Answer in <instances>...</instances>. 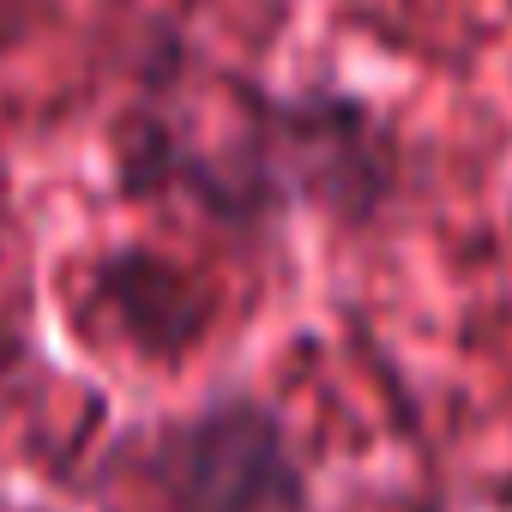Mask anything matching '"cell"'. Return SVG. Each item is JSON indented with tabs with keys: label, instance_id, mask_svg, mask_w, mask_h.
I'll list each match as a JSON object with an SVG mask.
<instances>
[{
	"label": "cell",
	"instance_id": "6da1fadb",
	"mask_svg": "<svg viewBox=\"0 0 512 512\" xmlns=\"http://www.w3.org/2000/svg\"><path fill=\"white\" fill-rule=\"evenodd\" d=\"M235 121L199 139L175 91H133L109 127L115 187L127 199H187L223 229H266L290 211H326L350 229L374 223L404 187L398 121L344 79L266 85L211 67Z\"/></svg>",
	"mask_w": 512,
	"mask_h": 512
},
{
	"label": "cell",
	"instance_id": "7a4b0ae2",
	"mask_svg": "<svg viewBox=\"0 0 512 512\" xmlns=\"http://www.w3.org/2000/svg\"><path fill=\"white\" fill-rule=\"evenodd\" d=\"M157 488L181 512H296L302 470L272 410L253 398H217L193 422H175L151 452Z\"/></svg>",
	"mask_w": 512,
	"mask_h": 512
},
{
	"label": "cell",
	"instance_id": "3957f363",
	"mask_svg": "<svg viewBox=\"0 0 512 512\" xmlns=\"http://www.w3.org/2000/svg\"><path fill=\"white\" fill-rule=\"evenodd\" d=\"M91 308L145 356H181L211 320L205 284L145 241H121L91 266Z\"/></svg>",
	"mask_w": 512,
	"mask_h": 512
},
{
	"label": "cell",
	"instance_id": "277c9868",
	"mask_svg": "<svg viewBox=\"0 0 512 512\" xmlns=\"http://www.w3.org/2000/svg\"><path fill=\"white\" fill-rule=\"evenodd\" d=\"M37 19H43V7H37V0H0V55H7V49H19V43L37 31Z\"/></svg>",
	"mask_w": 512,
	"mask_h": 512
},
{
	"label": "cell",
	"instance_id": "5b68a950",
	"mask_svg": "<svg viewBox=\"0 0 512 512\" xmlns=\"http://www.w3.org/2000/svg\"><path fill=\"white\" fill-rule=\"evenodd\" d=\"M205 7H217V0H169V7H163V19H175V25H187V19H199Z\"/></svg>",
	"mask_w": 512,
	"mask_h": 512
},
{
	"label": "cell",
	"instance_id": "8992f818",
	"mask_svg": "<svg viewBox=\"0 0 512 512\" xmlns=\"http://www.w3.org/2000/svg\"><path fill=\"white\" fill-rule=\"evenodd\" d=\"M0 199H7V157H0Z\"/></svg>",
	"mask_w": 512,
	"mask_h": 512
}]
</instances>
